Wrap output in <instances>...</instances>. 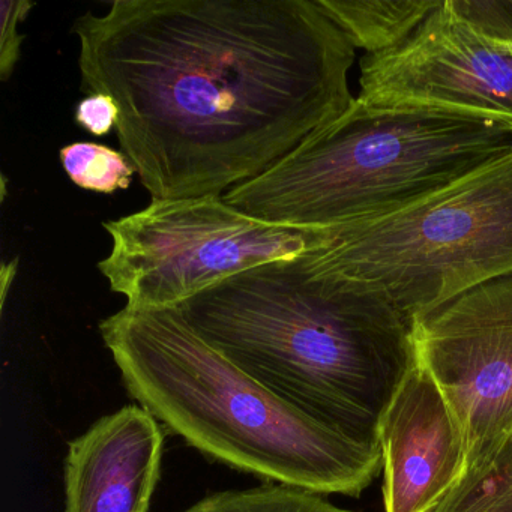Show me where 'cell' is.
Segmentation results:
<instances>
[{"label": "cell", "instance_id": "obj_4", "mask_svg": "<svg viewBox=\"0 0 512 512\" xmlns=\"http://www.w3.org/2000/svg\"><path fill=\"white\" fill-rule=\"evenodd\" d=\"M512 154V130L361 101L224 194L257 220L331 230L377 220Z\"/></svg>", "mask_w": 512, "mask_h": 512}, {"label": "cell", "instance_id": "obj_12", "mask_svg": "<svg viewBox=\"0 0 512 512\" xmlns=\"http://www.w3.org/2000/svg\"><path fill=\"white\" fill-rule=\"evenodd\" d=\"M431 512H512V433Z\"/></svg>", "mask_w": 512, "mask_h": 512}, {"label": "cell", "instance_id": "obj_9", "mask_svg": "<svg viewBox=\"0 0 512 512\" xmlns=\"http://www.w3.org/2000/svg\"><path fill=\"white\" fill-rule=\"evenodd\" d=\"M386 512H431L467 470L463 431L416 359L379 425Z\"/></svg>", "mask_w": 512, "mask_h": 512}, {"label": "cell", "instance_id": "obj_2", "mask_svg": "<svg viewBox=\"0 0 512 512\" xmlns=\"http://www.w3.org/2000/svg\"><path fill=\"white\" fill-rule=\"evenodd\" d=\"M193 331L308 418L379 445L416 361L412 323L383 296L308 274L298 259L239 272L179 305Z\"/></svg>", "mask_w": 512, "mask_h": 512}, {"label": "cell", "instance_id": "obj_7", "mask_svg": "<svg viewBox=\"0 0 512 512\" xmlns=\"http://www.w3.org/2000/svg\"><path fill=\"white\" fill-rule=\"evenodd\" d=\"M412 332L463 431L469 470L512 433V274L434 308Z\"/></svg>", "mask_w": 512, "mask_h": 512}, {"label": "cell", "instance_id": "obj_1", "mask_svg": "<svg viewBox=\"0 0 512 512\" xmlns=\"http://www.w3.org/2000/svg\"><path fill=\"white\" fill-rule=\"evenodd\" d=\"M73 32L152 200L223 197L355 101L356 49L317 0H116Z\"/></svg>", "mask_w": 512, "mask_h": 512}, {"label": "cell", "instance_id": "obj_8", "mask_svg": "<svg viewBox=\"0 0 512 512\" xmlns=\"http://www.w3.org/2000/svg\"><path fill=\"white\" fill-rule=\"evenodd\" d=\"M356 100L463 116L512 130V52L440 7L400 46L361 61Z\"/></svg>", "mask_w": 512, "mask_h": 512}, {"label": "cell", "instance_id": "obj_5", "mask_svg": "<svg viewBox=\"0 0 512 512\" xmlns=\"http://www.w3.org/2000/svg\"><path fill=\"white\" fill-rule=\"evenodd\" d=\"M305 272L388 299L410 323L512 274V154L377 220L329 230Z\"/></svg>", "mask_w": 512, "mask_h": 512}, {"label": "cell", "instance_id": "obj_14", "mask_svg": "<svg viewBox=\"0 0 512 512\" xmlns=\"http://www.w3.org/2000/svg\"><path fill=\"white\" fill-rule=\"evenodd\" d=\"M61 161L68 178L77 187L101 194L128 190L137 173L124 152L98 143L77 142L64 146Z\"/></svg>", "mask_w": 512, "mask_h": 512}, {"label": "cell", "instance_id": "obj_10", "mask_svg": "<svg viewBox=\"0 0 512 512\" xmlns=\"http://www.w3.org/2000/svg\"><path fill=\"white\" fill-rule=\"evenodd\" d=\"M164 431L140 404L98 419L68 443L65 512H149Z\"/></svg>", "mask_w": 512, "mask_h": 512}, {"label": "cell", "instance_id": "obj_11", "mask_svg": "<svg viewBox=\"0 0 512 512\" xmlns=\"http://www.w3.org/2000/svg\"><path fill=\"white\" fill-rule=\"evenodd\" d=\"M443 0H317L355 49L367 56L400 46Z\"/></svg>", "mask_w": 512, "mask_h": 512}, {"label": "cell", "instance_id": "obj_16", "mask_svg": "<svg viewBox=\"0 0 512 512\" xmlns=\"http://www.w3.org/2000/svg\"><path fill=\"white\" fill-rule=\"evenodd\" d=\"M35 2L29 0H4L0 5V79L8 82L16 71L22 55L25 37L19 25L28 19Z\"/></svg>", "mask_w": 512, "mask_h": 512}, {"label": "cell", "instance_id": "obj_3", "mask_svg": "<svg viewBox=\"0 0 512 512\" xmlns=\"http://www.w3.org/2000/svg\"><path fill=\"white\" fill-rule=\"evenodd\" d=\"M100 332L131 397L218 463L353 497L382 469L380 446L356 442L272 394L202 340L179 308L125 305Z\"/></svg>", "mask_w": 512, "mask_h": 512}, {"label": "cell", "instance_id": "obj_13", "mask_svg": "<svg viewBox=\"0 0 512 512\" xmlns=\"http://www.w3.org/2000/svg\"><path fill=\"white\" fill-rule=\"evenodd\" d=\"M184 512H355L338 508L322 494L286 484H266L248 490L220 491Z\"/></svg>", "mask_w": 512, "mask_h": 512}, {"label": "cell", "instance_id": "obj_17", "mask_svg": "<svg viewBox=\"0 0 512 512\" xmlns=\"http://www.w3.org/2000/svg\"><path fill=\"white\" fill-rule=\"evenodd\" d=\"M118 113V106L112 98L97 94L89 95L77 104L74 118L83 130L103 137L116 128Z\"/></svg>", "mask_w": 512, "mask_h": 512}, {"label": "cell", "instance_id": "obj_18", "mask_svg": "<svg viewBox=\"0 0 512 512\" xmlns=\"http://www.w3.org/2000/svg\"><path fill=\"white\" fill-rule=\"evenodd\" d=\"M17 272V260L16 262L5 263L2 266V304H5L7 299V292L10 289V283H13L14 277Z\"/></svg>", "mask_w": 512, "mask_h": 512}, {"label": "cell", "instance_id": "obj_15", "mask_svg": "<svg viewBox=\"0 0 512 512\" xmlns=\"http://www.w3.org/2000/svg\"><path fill=\"white\" fill-rule=\"evenodd\" d=\"M482 37L512 52V0H446Z\"/></svg>", "mask_w": 512, "mask_h": 512}, {"label": "cell", "instance_id": "obj_6", "mask_svg": "<svg viewBox=\"0 0 512 512\" xmlns=\"http://www.w3.org/2000/svg\"><path fill=\"white\" fill-rule=\"evenodd\" d=\"M103 226L112 251L98 271L136 310L178 308L239 272L320 250L329 238V230L257 220L223 197L152 200Z\"/></svg>", "mask_w": 512, "mask_h": 512}]
</instances>
